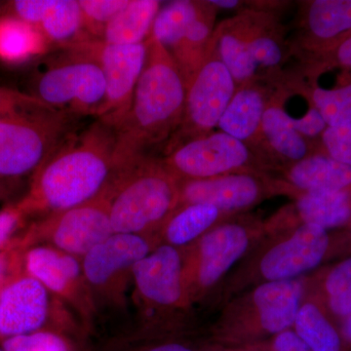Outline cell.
Instances as JSON below:
<instances>
[{
  "instance_id": "ffe728a7",
  "label": "cell",
  "mask_w": 351,
  "mask_h": 351,
  "mask_svg": "<svg viewBox=\"0 0 351 351\" xmlns=\"http://www.w3.org/2000/svg\"><path fill=\"white\" fill-rule=\"evenodd\" d=\"M302 25V46L314 59L351 36V0L308 2Z\"/></svg>"
},
{
  "instance_id": "7bdbcfd3",
  "label": "cell",
  "mask_w": 351,
  "mask_h": 351,
  "mask_svg": "<svg viewBox=\"0 0 351 351\" xmlns=\"http://www.w3.org/2000/svg\"><path fill=\"white\" fill-rule=\"evenodd\" d=\"M345 351H351V313L341 321L339 327Z\"/></svg>"
},
{
  "instance_id": "8992f818",
  "label": "cell",
  "mask_w": 351,
  "mask_h": 351,
  "mask_svg": "<svg viewBox=\"0 0 351 351\" xmlns=\"http://www.w3.org/2000/svg\"><path fill=\"white\" fill-rule=\"evenodd\" d=\"M332 248L328 230L313 225H301L270 234L240 267L230 289L241 291L267 282L295 280L326 260Z\"/></svg>"
},
{
  "instance_id": "d6a6232c",
  "label": "cell",
  "mask_w": 351,
  "mask_h": 351,
  "mask_svg": "<svg viewBox=\"0 0 351 351\" xmlns=\"http://www.w3.org/2000/svg\"><path fill=\"white\" fill-rule=\"evenodd\" d=\"M4 351H75L73 343L64 332L40 330L29 334L5 339Z\"/></svg>"
},
{
  "instance_id": "603a6c76",
  "label": "cell",
  "mask_w": 351,
  "mask_h": 351,
  "mask_svg": "<svg viewBox=\"0 0 351 351\" xmlns=\"http://www.w3.org/2000/svg\"><path fill=\"white\" fill-rule=\"evenodd\" d=\"M212 49L228 69L237 87L255 82L258 66L249 50L246 17L223 23L214 32Z\"/></svg>"
},
{
  "instance_id": "5bb4252c",
  "label": "cell",
  "mask_w": 351,
  "mask_h": 351,
  "mask_svg": "<svg viewBox=\"0 0 351 351\" xmlns=\"http://www.w3.org/2000/svg\"><path fill=\"white\" fill-rule=\"evenodd\" d=\"M112 234L108 191L80 206L44 217L29 239L31 246L47 245L82 258Z\"/></svg>"
},
{
  "instance_id": "f35d334b",
  "label": "cell",
  "mask_w": 351,
  "mask_h": 351,
  "mask_svg": "<svg viewBox=\"0 0 351 351\" xmlns=\"http://www.w3.org/2000/svg\"><path fill=\"white\" fill-rule=\"evenodd\" d=\"M313 61L318 71H327L330 68H341L351 71V36L320 56L314 58Z\"/></svg>"
},
{
  "instance_id": "681fc988",
  "label": "cell",
  "mask_w": 351,
  "mask_h": 351,
  "mask_svg": "<svg viewBox=\"0 0 351 351\" xmlns=\"http://www.w3.org/2000/svg\"><path fill=\"white\" fill-rule=\"evenodd\" d=\"M348 228H350V232H351V221H350V223H348Z\"/></svg>"
},
{
  "instance_id": "f546056e",
  "label": "cell",
  "mask_w": 351,
  "mask_h": 351,
  "mask_svg": "<svg viewBox=\"0 0 351 351\" xmlns=\"http://www.w3.org/2000/svg\"><path fill=\"white\" fill-rule=\"evenodd\" d=\"M313 297L329 315L341 321L351 313V256L332 265L318 278Z\"/></svg>"
},
{
  "instance_id": "30bf717a",
  "label": "cell",
  "mask_w": 351,
  "mask_h": 351,
  "mask_svg": "<svg viewBox=\"0 0 351 351\" xmlns=\"http://www.w3.org/2000/svg\"><path fill=\"white\" fill-rule=\"evenodd\" d=\"M69 51L93 60L100 66L107 92L97 117L117 130L130 110L134 92L149 54V40L135 45H115L90 38L69 48Z\"/></svg>"
},
{
  "instance_id": "d4e9b609",
  "label": "cell",
  "mask_w": 351,
  "mask_h": 351,
  "mask_svg": "<svg viewBox=\"0 0 351 351\" xmlns=\"http://www.w3.org/2000/svg\"><path fill=\"white\" fill-rule=\"evenodd\" d=\"M161 8L157 0H129L105 27L101 40L115 45H135L151 38L152 25Z\"/></svg>"
},
{
  "instance_id": "ee69618b",
  "label": "cell",
  "mask_w": 351,
  "mask_h": 351,
  "mask_svg": "<svg viewBox=\"0 0 351 351\" xmlns=\"http://www.w3.org/2000/svg\"><path fill=\"white\" fill-rule=\"evenodd\" d=\"M209 2L211 5H213L215 8L226 9V10H232V9H237V7L241 5V2L237 1V0H212Z\"/></svg>"
},
{
  "instance_id": "f6af8a7d",
  "label": "cell",
  "mask_w": 351,
  "mask_h": 351,
  "mask_svg": "<svg viewBox=\"0 0 351 351\" xmlns=\"http://www.w3.org/2000/svg\"><path fill=\"white\" fill-rule=\"evenodd\" d=\"M226 351H263L258 346H245L239 348H225Z\"/></svg>"
},
{
  "instance_id": "5b68a950",
  "label": "cell",
  "mask_w": 351,
  "mask_h": 351,
  "mask_svg": "<svg viewBox=\"0 0 351 351\" xmlns=\"http://www.w3.org/2000/svg\"><path fill=\"white\" fill-rule=\"evenodd\" d=\"M76 119L53 108H27L0 115V177L34 174L73 135Z\"/></svg>"
},
{
  "instance_id": "83f0119b",
  "label": "cell",
  "mask_w": 351,
  "mask_h": 351,
  "mask_svg": "<svg viewBox=\"0 0 351 351\" xmlns=\"http://www.w3.org/2000/svg\"><path fill=\"white\" fill-rule=\"evenodd\" d=\"M48 43L38 29L16 19L0 18V61L19 64L47 50Z\"/></svg>"
},
{
  "instance_id": "7a4b0ae2",
  "label": "cell",
  "mask_w": 351,
  "mask_h": 351,
  "mask_svg": "<svg viewBox=\"0 0 351 351\" xmlns=\"http://www.w3.org/2000/svg\"><path fill=\"white\" fill-rule=\"evenodd\" d=\"M188 83L162 45L149 39V54L131 108L115 130L119 173L133 165L152 147L169 140L181 123Z\"/></svg>"
},
{
  "instance_id": "d6986e66",
  "label": "cell",
  "mask_w": 351,
  "mask_h": 351,
  "mask_svg": "<svg viewBox=\"0 0 351 351\" xmlns=\"http://www.w3.org/2000/svg\"><path fill=\"white\" fill-rule=\"evenodd\" d=\"M276 182L277 191L294 196L307 193L351 191V167L324 152H314L288 166L284 179Z\"/></svg>"
},
{
  "instance_id": "bcb514c9",
  "label": "cell",
  "mask_w": 351,
  "mask_h": 351,
  "mask_svg": "<svg viewBox=\"0 0 351 351\" xmlns=\"http://www.w3.org/2000/svg\"><path fill=\"white\" fill-rule=\"evenodd\" d=\"M7 269V262L5 260V258L2 257V256H0V279L3 277L4 274H5Z\"/></svg>"
},
{
  "instance_id": "4fadbf2b",
  "label": "cell",
  "mask_w": 351,
  "mask_h": 351,
  "mask_svg": "<svg viewBox=\"0 0 351 351\" xmlns=\"http://www.w3.org/2000/svg\"><path fill=\"white\" fill-rule=\"evenodd\" d=\"M107 84L93 60L71 53L68 61L52 66L36 83L39 100L53 110L75 117H98L105 103Z\"/></svg>"
},
{
  "instance_id": "c3c4849f",
  "label": "cell",
  "mask_w": 351,
  "mask_h": 351,
  "mask_svg": "<svg viewBox=\"0 0 351 351\" xmlns=\"http://www.w3.org/2000/svg\"><path fill=\"white\" fill-rule=\"evenodd\" d=\"M255 346H258V348H260L261 350H262L263 351H269V350H265V348H263V346L261 345H255Z\"/></svg>"
},
{
  "instance_id": "7c38bea8",
  "label": "cell",
  "mask_w": 351,
  "mask_h": 351,
  "mask_svg": "<svg viewBox=\"0 0 351 351\" xmlns=\"http://www.w3.org/2000/svg\"><path fill=\"white\" fill-rule=\"evenodd\" d=\"M237 88L211 47L209 56L189 82L181 123L168 142L167 152L214 132Z\"/></svg>"
},
{
  "instance_id": "d590c367",
  "label": "cell",
  "mask_w": 351,
  "mask_h": 351,
  "mask_svg": "<svg viewBox=\"0 0 351 351\" xmlns=\"http://www.w3.org/2000/svg\"><path fill=\"white\" fill-rule=\"evenodd\" d=\"M120 351H199L195 346L175 336H137Z\"/></svg>"
},
{
  "instance_id": "484cf974",
  "label": "cell",
  "mask_w": 351,
  "mask_h": 351,
  "mask_svg": "<svg viewBox=\"0 0 351 351\" xmlns=\"http://www.w3.org/2000/svg\"><path fill=\"white\" fill-rule=\"evenodd\" d=\"M293 329L311 351H345L339 328L313 295L304 298Z\"/></svg>"
},
{
  "instance_id": "836d02e7",
  "label": "cell",
  "mask_w": 351,
  "mask_h": 351,
  "mask_svg": "<svg viewBox=\"0 0 351 351\" xmlns=\"http://www.w3.org/2000/svg\"><path fill=\"white\" fill-rule=\"evenodd\" d=\"M129 0H80L85 29L92 38L101 39L105 27Z\"/></svg>"
},
{
  "instance_id": "277c9868",
  "label": "cell",
  "mask_w": 351,
  "mask_h": 351,
  "mask_svg": "<svg viewBox=\"0 0 351 351\" xmlns=\"http://www.w3.org/2000/svg\"><path fill=\"white\" fill-rule=\"evenodd\" d=\"M306 280L267 282L232 300L212 328L219 348H239L265 343L293 328L304 301Z\"/></svg>"
},
{
  "instance_id": "4316f807",
  "label": "cell",
  "mask_w": 351,
  "mask_h": 351,
  "mask_svg": "<svg viewBox=\"0 0 351 351\" xmlns=\"http://www.w3.org/2000/svg\"><path fill=\"white\" fill-rule=\"evenodd\" d=\"M38 29L48 44L69 49L92 38L85 29L82 7L76 0H55Z\"/></svg>"
},
{
  "instance_id": "7dc6e473",
  "label": "cell",
  "mask_w": 351,
  "mask_h": 351,
  "mask_svg": "<svg viewBox=\"0 0 351 351\" xmlns=\"http://www.w3.org/2000/svg\"><path fill=\"white\" fill-rule=\"evenodd\" d=\"M209 351H226V350H225V348H219H219H216V350H211Z\"/></svg>"
},
{
  "instance_id": "ba28073f",
  "label": "cell",
  "mask_w": 351,
  "mask_h": 351,
  "mask_svg": "<svg viewBox=\"0 0 351 351\" xmlns=\"http://www.w3.org/2000/svg\"><path fill=\"white\" fill-rule=\"evenodd\" d=\"M157 245L154 237L113 233L82 258L83 274L96 314L123 308L136 263Z\"/></svg>"
},
{
  "instance_id": "9c48e42d",
  "label": "cell",
  "mask_w": 351,
  "mask_h": 351,
  "mask_svg": "<svg viewBox=\"0 0 351 351\" xmlns=\"http://www.w3.org/2000/svg\"><path fill=\"white\" fill-rule=\"evenodd\" d=\"M161 162L179 182L211 179L232 173H262L265 168L250 145L221 131L173 147Z\"/></svg>"
},
{
  "instance_id": "cb8c5ba5",
  "label": "cell",
  "mask_w": 351,
  "mask_h": 351,
  "mask_svg": "<svg viewBox=\"0 0 351 351\" xmlns=\"http://www.w3.org/2000/svg\"><path fill=\"white\" fill-rule=\"evenodd\" d=\"M226 216L216 207L191 204L178 207L161 226L156 235L157 244L184 249L209 232L221 217Z\"/></svg>"
},
{
  "instance_id": "4dcf8cb0",
  "label": "cell",
  "mask_w": 351,
  "mask_h": 351,
  "mask_svg": "<svg viewBox=\"0 0 351 351\" xmlns=\"http://www.w3.org/2000/svg\"><path fill=\"white\" fill-rule=\"evenodd\" d=\"M258 20L246 17L249 50L258 69L274 71L281 66L285 57L282 43L274 27L269 29V18L262 16L260 24Z\"/></svg>"
},
{
  "instance_id": "2e32d148",
  "label": "cell",
  "mask_w": 351,
  "mask_h": 351,
  "mask_svg": "<svg viewBox=\"0 0 351 351\" xmlns=\"http://www.w3.org/2000/svg\"><path fill=\"white\" fill-rule=\"evenodd\" d=\"M64 306L34 277H18L0 290V337L8 339L51 330V318L64 324L66 318L58 317Z\"/></svg>"
},
{
  "instance_id": "7402d4cb",
  "label": "cell",
  "mask_w": 351,
  "mask_h": 351,
  "mask_svg": "<svg viewBox=\"0 0 351 351\" xmlns=\"http://www.w3.org/2000/svg\"><path fill=\"white\" fill-rule=\"evenodd\" d=\"M261 138L269 151L288 166L314 154L309 141L293 125L292 117L277 99L269 98L263 113Z\"/></svg>"
},
{
  "instance_id": "ac0fdd59",
  "label": "cell",
  "mask_w": 351,
  "mask_h": 351,
  "mask_svg": "<svg viewBox=\"0 0 351 351\" xmlns=\"http://www.w3.org/2000/svg\"><path fill=\"white\" fill-rule=\"evenodd\" d=\"M295 203L263 225L265 234L286 232L301 225L329 230L348 226L351 221V191L301 193Z\"/></svg>"
},
{
  "instance_id": "816d5d0a",
  "label": "cell",
  "mask_w": 351,
  "mask_h": 351,
  "mask_svg": "<svg viewBox=\"0 0 351 351\" xmlns=\"http://www.w3.org/2000/svg\"><path fill=\"white\" fill-rule=\"evenodd\" d=\"M0 18H1V17H0Z\"/></svg>"
},
{
  "instance_id": "e0dca14e",
  "label": "cell",
  "mask_w": 351,
  "mask_h": 351,
  "mask_svg": "<svg viewBox=\"0 0 351 351\" xmlns=\"http://www.w3.org/2000/svg\"><path fill=\"white\" fill-rule=\"evenodd\" d=\"M276 181L262 173L239 172L211 179L180 182L179 206L206 204L223 215L237 213L276 193Z\"/></svg>"
},
{
  "instance_id": "44dd1931",
  "label": "cell",
  "mask_w": 351,
  "mask_h": 351,
  "mask_svg": "<svg viewBox=\"0 0 351 351\" xmlns=\"http://www.w3.org/2000/svg\"><path fill=\"white\" fill-rule=\"evenodd\" d=\"M267 97L265 90L256 82L237 88L219 119V131L247 145L261 140L263 113L269 100Z\"/></svg>"
},
{
  "instance_id": "9a60e30c",
  "label": "cell",
  "mask_w": 351,
  "mask_h": 351,
  "mask_svg": "<svg viewBox=\"0 0 351 351\" xmlns=\"http://www.w3.org/2000/svg\"><path fill=\"white\" fill-rule=\"evenodd\" d=\"M25 265L27 276L73 309L85 327L91 325L97 314L83 274L82 258L47 245H36L25 252Z\"/></svg>"
},
{
  "instance_id": "ab89813d",
  "label": "cell",
  "mask_w": 351,
  "mask_h": 351,
  "mask_svg": "<svg viewBox=\"0 0 351 351\" xmlns=\"http://www.w3.org/2000/svg\"><path fill=\"white\" fill-rule=\"evenodd\" d=\"M292 121L295 130L307 141L311 138H320L323 132L326 130L328 127L319 110L313 105L308 108L302 117H292Z\"/></svg>"
},
{
  "instance_id": "1f68e13d",
  "label": "cell",
  "mask_w": 351,
  "mask_h": 351,
  "mask_svg": "<svg viewBox=\"0 0 351 351\" xmlns=\"http://www.w3.org/2000/svg\"><path fill=\"white\" fill-rule=\"evenodd\" d=\"M307 96L317 108L328 126H338L351 122V80L335 88L318 85L307 89Z\"/></svg>"
},
{
  "instance_id": "3957f363",
  "label": "cell",
  "mask_w": 351,
  "mask_h": 351,
  "mask_svg": "<svg viewBox=\"0 0 351 351\" xmlns=\"http://www.w3.org/2000/svg\"><path fill=\"white\" fill-rule=\"evenodd\" d=\"M108 196L113 233L156 240L179 206L180 182L161 160L145 156L120 173Z\"/></svg>"
},
{
  "instance_id": "74e56055",
  "label": "cell",
  "mask_w": 351,
  "mask_h": 351,
  "mask_svg": "<svg viewBox=\"0 0 351 351\" xmlns=\"http://www.w3.org/2000/svg\"><path fill=\"white\" fill-rule=\"evenodd\" d=\"M27 108H51L34 95L25 94L18 90L0 86V115Z\"/></svg>"
},
{
  "instance_id": "6da1fadb",
  "label": "cell",
  "mask_w": 351,
  "mask_h": 351,
  "mask_svg": "<svg viewBox=\"0 0 351 351\" xmlns=\"http://www.w3.org/2000/svg\"><path fill=\"white\" fill-rule=\"evenodd\" d=\"M115 145L114 129L100 120L73 134L34 173L21 211L49 216L107 193L119 175Z\"/></svg>"
},
{
  "instance_id": "8d00e7d4",
  "label": "cell",
  "mask_w": 351,
  "mask_h": 351,
  "mask_svg": "<svg viewBox=\"0 0 351 351\" xmlns=\"http://www.w3.org/2000/svg\"><path fill=\"white\" fill-rule=\"evenodd\" d=\"M55 0H15L7 3V15L38 27Z\"/></svg>"
},
{
  "instance_id": "e575fe53",
  "label": "cell",
  "mask_w": 351,
  "mask_h": 351,
  "mask_svg": "<svg viewBox=\"0 0 351 351\" xmlns=\"http://www.w3.org/2000/svg\"><path fill=\"white\" fill-rule=\"evenodd\" d=\"M321 152L351 167V122L328 126L320 137Z\"/></svg>"
},
{
  "instance_id": "60d3db41",
  "label": "cell",
  "mask_w": 351,
  "mask_h": 351,
  "mask_svg": "<svg viewBox=\"0 0 351 351\" xmlns=\"http://www.w3.org/2000/svg\"><path fill=\"white\" fill-rule=\"evenodd\" d=\"M258 345L269 351H311L293 328L284 330L270 338L269 341Z\"/></svg>"
},
{
  "instance_id": "b9f144b4",
  "label": "cell",
  "mask_w": 351,
  "mask_h": 351,
  "mask_svg": "<svg viewBox=\"0 0 351 351\" xmlns=\"http://www.w3.org/2000/svg\"><path fill=\"white\" fill-rule=\"evenodd\" d=\"M23 215L18 206L0 212V246L5 243L7 239L15 232Z\"/></svg>"
},
{
  "instance_id": "f907efd6",
  "label": "cell",
  "mask_w": 351,
  "mask_h": 351,
  "mask_svg": "<svg viewBox=\"0 0 351 351\" xmlns=\"http://www.w3.org/2000/svg\"><path fill=\"white\" fill-rule=\"evenodd\" d=\"M0 351H4L3 350H1V348H0Z\"/></svg>"
},
{
  "instance_id": "f1b7e54d",
  "label": "cell",
  "mask_w": 351,
  "mask_h": 351,
  "mask_svg": "<svg viewBox=\"0 0 351 351\" xmlns=\"http://www.w3.org/2000/svg\"><path fill=\"white\" fill-rule=\"evenodd\" d=\"M205 2L177 0L161 7L152 25L151 38L172 53L202 12Z\"/></svg>"
},
{
  "instance_id": "52a82bcc",
  "label": "cell",
  "mask_w": 351,
  "mask_h": 351,
  "mask_svg": "<svg viewBox=\"0 0 351 351\" xmlns=\"http://www.w3.org/2000/svg\"><path fill=\"white\" fill-rule=\"evenodd\" d=\"M263 234L261 223L228 221L215 226L195 243L182 249L184 285L191 306L210 294Z\"/></svg>"
},
{
  "instance_id": "8fae6325",
  "label": "cell",
  "mask_w": 351,
  "mask_h": 351,
  "mask_svg": "<svg viewBox=\"0 0 351 351\" xmlns=\"http://www.w3.org/2000/svg\"><path fill=\"white\" fill-rule=\"evenodd\" d=\"M132 283L136 304L145 317L142 336L152 332L157 316L191 306L184 285L182 249L164 244L156 246L136 263Z\"/></svg>"
}]
</instances>
